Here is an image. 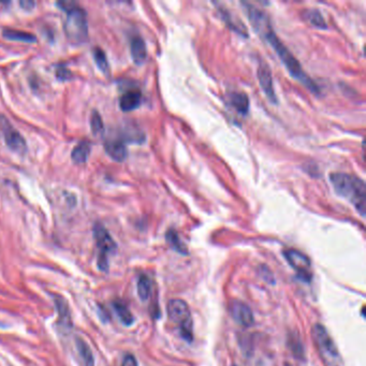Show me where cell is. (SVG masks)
I'll list each match as a JSON object with an SVG mask.
<instances>
[{"mask_svg": "<svg viewBox=\"0 0 366 366\" xmlns=\"http://www.w3.org/2000/svg\"><path fill=\"white\" fill-rule=\"evenodd\" d=\"M245 6H247L246 9H247L248 20L251 23L252 27L268 44L274 48V51L276 52L280 60H282V63L287 68L290 75L296 80L301 82L305 87H307L314 94H319L320 92L318 86H317L315 82L304 72L301 64L288 50L287 46L278 39V36L273 30L270 19H268L265 12L251 5L250 6L245 5Z\"/></svg>", "mask_w": 366, "mask_h": 366, "instance_id": "obj_1", "label": "cell"}, {"mask_svg": "<svg viewBox=\"0 0 366 366\" xmlns=\"http://www.w3.org/2000/svg\"><path fill=\"white\" fill-rule=\"evenodd\" d=\"M330 180L338 196L351 202L360 215L364 217L366 209L365 182L355 175L341 172L332 173Z\"/></svg>", "mask_w": 366, "mask_h": 366, "instance_id": "obj_2", "label": "cell"}, {"mask_svg": "<svg viewBox=\"0 0 366 366\" xmlns=\"http://www.w3.org/2000/svg\"><path fill=\"white\" fill-rule=\"evenodd\" d=\"M66 12L65 32L67 38L73 44H82L88 36V23L86 12L76 3H58Z\"/></svg>", "mask_w": 366, "mask_h": 366, "instance_id": "obj_3", "label": "cell"}, {"mask_svg": "<svg viewBox=\"0 0 366 366\" xmlns=\"http://www.w3.org/2000/svg\"><path fill=\"white\" fill-rule=\"evenodd\" d=\"M314 344L326 366H339L340 356L334 340L321 324H315L312 330Z\"/></svg>", "mask_w": 366, "mask_h": 366, "instance_id": "obj_4", "label": "cell"}, {"mask_svg": "<svg viewBox=\"0 0 366 366\" xmlns=\"http://www.w3.org/2000/svg\"><path fill=\"white\" fill-rule=\"evenodd\" d=\"M168 315L171 321L178 324L180 334L185 340H192V318L188 304L180 299H173L168 303Z\"/></svg>", "mask_w": 366, "mask_h": 366, "instance_id": "obj_5", "label": "cell"}, {"mask_svg": "<svg viewBox=\"0 0 366 366\" xmlns=\"http://www.w3.org/2000/svg\"><path fill=\"white\" fill-rule=\"evenodd\" d=\"M94 236L99 249L98 266L101 271L106 272L108 268L107 255L116 250V243L101 224H96L94 226Z\"/></svg>", "mask_w": 366, "mask_h": 366, "instance_id": "obj_6", "label": "cell"}, {"mask_svg": "<svg viewBox=\"0 0 366 366\" xmlns=\"http://www.w3.org/2000/svg\"><path fill=\"white\" fill-rule=\"evenodd\" d=\"M0 128H2L7 145L12 151L20 154L26 152V142L22 137V134L4 116L0 117Z\"/></svg>", "mask_w": 366, "mask_h": 366, "instance_id": "obj_7", "label": "cell"}, {"mask_svg": "<svg viewBox=\"0 0 366 366\" xmlns=\"http://www.w3.org/2000/svg\"><path fill=\"white\" fill-rule=\"evenodd\" d=\"M284 255L288 263L295 268L301 277L304 278V280L310 279V260L306 254L296 249H287L284 251Z\"/></svg>", "mask_w": 366, "mask_h": 366, "instance_id": "obj_8", "label": "cell"}, {"mask_svg": "<svg viewBox=\"0 0 366 366\" xmlns=\"http://www.w3.org/2000/svg\"><path fill=\"white\" fill-rule=\"evenodd\" d=\"M258 80L261 85L262 90L266 96V98L270 100L271 103L277 104L278 99L274 90L272 72L270 70V67H268L265 63H261L260 66L258 67Z\"/></svg>", "mask_w": 366, "mask_h": 366, "instance_id": "obj_9", "label": "cell"}, {"mask_svg": "<svg viewBox=\"0 0 366 366\" xmlns=\"http://www.w3.org/2000/svg\"><path fill=\"white\" fill-rule=\"evenodd\" d=\"M231 316L233 317V319L242 326L249 327L253 324L254 318L253 314L247 304L243 303L241 301L232 302L230 306Z\"/></svg>", "mask_w": 366, "mask_h": 366, "instance_id": "obj_10", "label": "cell"}, {"mask_svg": "<svg viewBox=\"0 0 366 366\" xmlns=\"http://www.w3.org/2000/svg\"><path fill=\"white\" fill-rule=\"evenodd\" d=\"M104 150L115 161L121 162L127 158V148L125 142L119 138L107 139L104 143Z\"/></svg>", "mask_w": 366, "mask_h": 366, "instance_id": "obj_11", "label": "cell"}, {"mask_svg": "<svg viewBox=\"0 0 366 366\" xmlns=\"http://www.w3.org/2000/svg\"><path fill=\"white\" fill-rule=\"evenodd\" d=\"M142 93L137 88L128 89L119 98V107L124 112H131L138 108L142 103Z\"/></svg>", "mask_w": 366, "mask_h": 366, "instance_id": "obj_12", "label": "cell"}, {"mask_svg": "<svg viewBox=\"0 0 366 366\" xmlns=\"http://www.w3.org/2000/svg\"><path fill=\"white\" fill-rule=\"evenodd\" d=\"M130 51L133 62L137 65H142L146 56H148V50H146V44L140 35H133L130 41Z\"/></svg>", "mask_w": 366, "mask_h": 366, "instance_id": "obj_13", "label": "cell"}, {"mask_svg": "<svg viewBox=\"0 0 366 366\" xmlns=\"http://www.w3.org/2000/svg\"><path fill=\"white\" fill-rule=\"evenodd\" d=\"M229 102L230 105L234 107L236 111L242 114L246 115L249 111V99L248 96L244 93H230L229 94Z\"/></svg>", "mask_w": 366, "mask_h": 366, "instance_id": "obj_14", "label": "cell"}, {"mask_svg": "<svg viewBox=\"0 0 366 366\" xmlns=\"http://www.w3.org/2000/svg\"><path fill=\"white\" fill-rule=\"evenodd\" d=\"M55 304L58 312V318H59L58 322L62 324L64 328H70L72 326V321H71V315L67 302L63 298L56 297Z\"/></svg>", "mask_w": 366, "mask_h": 366, "instance_id": "obj_15", "label": "cell"}, {"mask_svg": "<svg viewBox=\"0 0 366 366\" xmlns=\"http://www.w3.org/2000/svg\"><path fill=\"white\" fill-rule=\"evenodd\" d=\"M92 145L89 141L83 140L76 145V148L72 151V160L76 163H85L88 159V156L90 154Z\"/></svg>", "mask_w": 366, "mask_h": 366, "instance_id": "obj_16", "label": "cell"}, {"mask_svg": "<svg viewBox=\"0 0 366 366\" xmlns=\"http://www.w3.org/2000/svg\"><path fill=\"white\" fill-rule=\"evenodd\" d=\"M3 35L8 40H13V41H22V42H27L31 43L36 41V38L28 32L21 31V30H13V29H5L3 31Z\"/></svg>", "mask_w": 366, "mask_h": 366, "instance_id": "obj_17", "label": "cell"}, {"mask_svg": "<svg viewBox=\"0 0 366 366\" xmlns=\"http://www.w3.org/2000/svg\"><path fill=\"white\" fill-rule=\"evenodd\" d=\"M77 347L85 366H95V359L93 356V351L87 345L86 341L83 340L82 338H77Z\"/></svg>", "mask_w": 366, "mask_h": 366, "instance_id": "obj_18", "label": "cell"}, {"mask_svg": "<svg viewBox=\"0 0 366 366\" xmlns=\"http://www.w3.org/2000/svg\"><path fill=\"white\" fill-rule=\"evenodd\" d=\"M114 309L118 316L119 320L121 323L125 325H131L133 323V316L130 312V309L127 307V305H125L123 302L120 301H115L114 302Z\"/></svg>", "mask_w": 366, "mask_h": 366, "instance_id": "obj_19", "label": "cell"}, {"mask_svg": "<svg viewBox=\"0 0 366 366\" xmlns=\"http://www.w3.org/2000/svg\"><path fill=\"white\" fill-rule=\"evenodd\" d=\"M304 16L306 19L313 26L320 28V29H325L326 28V23L321 15L320 12L317 9H308L304 12Z\"/></svg>", "mask_w": 366, "mask_h": 366, "instance_id": "obj_20", "label": "cell"}, {"mask_svg": "<svg viewBox=\"0 0 366 366\" xmlns=\"http://www.w3.org/2000/svg\"><path fill=\"white\" fill-rule=\"evenodd\" d=\"M152 283L149 276L141 275L138 282V295L142 301H148L151 297Z\"/></svg>", "mask_w": 366, "mask_h": 366, "instance_id": "obj_21", "label": "cell"}, {"mask_svg": "<svg viewBox=\"0 0 366 366\" xmlns=\"http://www.w3.org/2000/svg\"><path fill=\"white\" fill-rule=\"evenodd\" d=\"M167 241L170 244V246L172 247L174 250L178 251L181 254H187V248L180 241L178 234L175 232L174 230H169L167 232Z\"/></svg>", "mask_w": 366, "mask_h": 366, "instance_id": "obj_22", "label": "cell"}, {"mask_svg": "<svg viewBox=\"0 0 366 366\" xmlns=\"http://www.w3.org/2000/svg\"><path fill=\"white\" fill-rule=\"evenodd\" d=\"M90 126H92V131L95 137H101L104 132V125L103 121L101 119V116L97 111H94L90 117Z\"/></svg>", "mask_w": 366, "mask_h": 366, "instance_id": "obj_23", "label": "cell"}, {"mask_svg": "<svg viewBox=\"0 0 366 366\" xmlns=\"http://www.w3.org/2000/svg\"><path fill=\"white\" fill-rule=\"evenodd\" d=\"M93 54H94V58H95V62H96L97 66L99 67V69L102 72H107L108 71V63H107V58H106L104 51L101 50L100 47H95Z\"/></svg>", "mask_w": 366, "mask_h": 366, "instance_id": "obj_24", "label": "cell"}, {"mask_svg": "<svg viewBox=\"0 0 366 366\" xmlns=\"http://www.w3.org/2000/svg\"><path fill=\"white\" fill-rule=\"evenodd\" d=\"M121 366H138V362L132 355H126L123 359Z\"/></svg>", "mask_w": 366, "mask_h": 366, "instance_id": "obj_25", "label": "cell"}]
</instances>
